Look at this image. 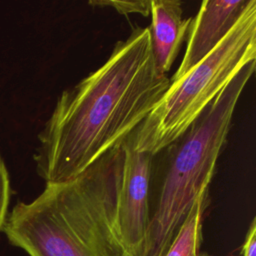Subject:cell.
Masks as SVG:
<instances>
[{
	"label": "cell",
	"mask_w": 256,
	"mask_h": 256,
	"mask_svg": "<svg viewBox=\"0 0 256 256\" xmlns=\"http://www.w3.org/2000/svg\"><path fill=\"white\" fill-rule=\"evenodd\" d=\"M123 149L124 160L117 203L118 234L126 256H145L155 156L137 151L131 135L123 142Z\"/></svg>",
	"instance_id": "obj_5"
},
{
	"label": "cell",
	"mask_w": 256,
	"mask_h": 256,
	"mask_svg": "<svg viewBox=\"0 0 256 256\" xmlns=\"http://www.w3.org/2000/svg\"><path fill=\"white\" fill-rule=\"evenodd\" d=\"M123 160L122 143L75 178L18 202L2 229L8 241L29 256H126L117 228Z\"/></svg>",
	"instance_id": "obj_2"
},
{
	"label": "cell",
	"mask_w": 256,
	"mask_h": 256,
	"mask_svg": "<svg viewBox=\"0 0 256 256\" xmlns=\"http://www.w3.org/2000/svg\"><path fill=\"white\" fill-rule=\"evenodd\" d=\"M255 71L246 64L165 152L145 256H163L196 199L208 190L238 100Z\"/></svg>",
	"instance_id": "obj_3"
},
{
	"label": "cell",
	"mask_w": 256,
	"mask_h": 256,
	"mask_svg": "<svg viewBox=\"0 0 256 256\" xmlns=\"http://www.w3.org/2000/svg\"><path fill=\"white\" fill-rule=\"evenodd\" d=\"M169 86L155 65L149 28L133 27L101 67L58 97L38 134L37 174L46 183L75 178L134 133Z\"/></svg>",
	"instance_id": "obj_1"
},
{
	"label": "cell",
	"mask_w": 256,
	"mask_h": 256,
	"mask_svg": "<svg viewBox=\"0 0 256 256\" xmlns=\"http://www.w3.org/2000/svg\"><path fill=\"white\" fill-rule=\"evenodd\" d=\"M89 4L93 6H111L123 15L137 13L146 17L150 14V1H90Z\"/></svg>",
	"instance_id": "obj_9"
},
{
	"label": "cell",
	"mask_w": 256,
	"mask_h": 256,
	"mask_svg": "<svg viewBox=\"0 0 256 256\" xmlns=\"http://www.w3.org/2000/svg\"><path fill=\"white\" fill-rule=\"evenodd\" d=\"M243 256H256V220L253 218L243 244Z\"/></svg>",
	"instance_id": "obj_11"
},
{
	"label": "cell",
	"mask_w": 256,
	"mask_h": 256,
	"mask_svg": "<svg viewBox=\"0 0 256 256\" xmlns=\"http://www.w3.org/2000/svg\"><path fill=\"white\" fill-rule=\"evenodd\" d=\"M151 49L155 65L161 74L170 71L192 18H183L182 2L178 0L150 1Z\"/></svg>",
	"instance_id": "obj_7"
},
{
	"label": "cell",
	"mask_w": 256,
	"mask_h": 256,
	"mask_svg": "<svg viewBox=\"0 0 256 256\" xmlns=\"http://www.w3.org/2000/svg\"><path fill=\"white\" fill-rule=\"evenodd\" d=\"M251 0H205L188 29V42L184 57L170 78L176 82L208 55L229 33Z\"/></svg>",
	"instance_id": "obj_6"
},
{
	"label": "cell",
	"mask_w": 256,
	"mask_h": 256,
	"mask_svg": "<svg viewBox=\"0 0 256 256\" xmlns=\"http://www.w3.org/2000/svg\"><path fill=\"white\" fill-rule=\"evenodd\" d=\"M256 59V1L222 41L169 88L131 134L134 148L153 156L178 139L236 74Z\"/></svg>",
	"instance_id": "obj_4"
},
{
	"label": "cell",
	"mask_w": 256,
	"mask_h": 256,
	"mask_svg": "<svg viewBox=\"0 0 256 256\" xmlns=\"http://www.w3.org/2000/svg\"><path fill=\"white\" fill-rule=\"evenodd\" d=\"M10 180L6 165L0 156V231H2L8 216V206L10 201Z\"/></svg>",
	"instance_id": "obj_10"
},
{
	"label": "cell",
	"mask_w": 256,
	"mask_h": 256,
	"mask_svg": "<svg viewBox=\"0 0 256 256\" xmlns=\"http://www.w3.org/2000/svg\"><path fill=\"white\" fill-rule=\"evenodd\" d=\"M208 204V190L194 202L163 256H199L202 243V220Z\"/></svg>",
	"instance_id": "obj_8"
}]
</instances>
